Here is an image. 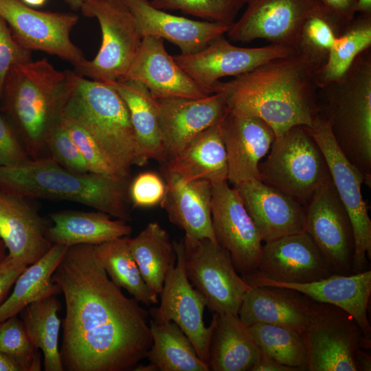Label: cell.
Instances as JSON below:
<instances>
[{
	"mask_svg": "<svg viewBox=\"0 0 371 371\" xmlns=\"http://www.w3.org/2000/svg\"><path fill=\"white\" fill-rule=\"evenodd\" d=\"M142 36H154L177 45L182 54L199 52L213 40L227 33L229 25L201 21L168 13L148 0H124Z\"/></svg>",
	"mask_w": 371,
	"mask_h": 371,
	"instance_id": "obj_24",
	"label": "cell"
},
{
	"mask_svg": "<svg viewBox=\"0 0 371 371\" xmlns=\"http://www.w3.org/2000/svg\"><path fill=\"white\" fill-rule=\"evenodd\" d=\"M246 5L226 33L230 41L265 39L294 49L306 19L320 5L316 0H247Z\"/></svg>",
	"mask_w": 371,
	"mask_h": 371,
	"instance_id": "obj_16",
	"label": "cell"
},
{
	"mask_svg": "<svg viewBox=\"0 0 371 371\" xmlns=\"http://www.w3.org/2000/svg\"><path fill=\"white\" fill-rule=\"evenodd\" d=\"M252 371H297L292 367L285 366L271 356L262 352L260 359Z\"/></svg>",
	"mask_w": 371,
	"mask_h": 371,
	"instance_id": "obj_49",
	"label": "cell"
},
{
	"mask_svg": "<svg viewBox=\"0 0 371 371\" xmlns=\"http://www.w3.org/2000/svg\"><path fill=\"white\" fill-rule=\"evenodd\" d=\"M47 229L25 198L0 189V239L10 257L28 266L36 262L53 245Z\"/></svg>",
	"mask_w": 371,
	"mask_h": 371,
	"instance_id": "obj_25",
	"label": "cell"
},
{
	"mask_svg": "<svg viewBox=\"0 0 371 371\" xmlns=\"http://www.w3.org/2000/svg\"><path fill=\"white\" fill-rule=\"evenodd\" d=\"M356 10L358 14H371V0H357Z\"/></svg>",
	"mask_w": 371,
	"mask_h": 371,
	"instance_id": "obj_52",
	"label": "cell"
},
{
	"mask_svg": "<svg viewBox=\"0 0 371 371\" xmlns=\"http://www.w3.org/2000/svg\"><path fill=\"white\" fill-rule=\"evenodd\" d=\"M248 329L261 352L297 371H307L308 352L301 333L267 323L256 324Z\"/></svg>",
	"mask_w": 371,
	"mask_h": 371,
	"instance_id": "obj_38",
	"label": "cell"
},
{
	"mask_svg": "<svg viewBox=\"0 0 371 371\" xmlns=\"http://www.w3.org/2000/svg\"><path fill=\"white\" fill-rule=\"evenodd\" d=\"M312 299L294 289L251 286L244 295L238 317L247 326L267 323L302 333L308 320Z\"/></svg>",
	"mask_w": 371,
	"mask_h": 371,
	"instance_id": "obj_27",
	"label": "cell"
},
{
	"mask_svg": "<svg viewBox=\"0 0 371 371\" xmlns=\"http://www.w3.org/2000/svg\"><path fill=\"white\" fill-rule=\"evenodd\" d=\"M250 286H271L294 289L314 301L338 306L357 321L364 335L371 339L368 304L371 295V271L350 275L334 273L308 283H284L256 276L242 277Z\"/></svg>",
	"mask_w": 371,
	"mask_h": 371,
	"instance_id": "obj_23",
	"label": "cell"
},
{
	"mask_svg": "<svg viewBox=\"0 0 371 371\" xmlns=\"http://www.w3.org/2000/svg\"><path fill=\"white\" fill-rule=\"evenodd\" d=\"M334 19L341 32L357 14V0H316Z\"/></svg>",
	"mask_w": 371,
	"mask_h": 371,
	"instance_id": "obj_47",
	"label": "cell"
},
{
	"mask_svg": "<svg viewBox=\"0 0 371 371\" xmlns=\"http://www.w3.org/2000/svg\"><path fill=\"white\" fill-rule=\"evenodd\" d=\"M149 325L153 344L146 358L157 371H209V366L197 355L191 341L173 322Z\"/></svg>",
	"mask_w": 371,
	"mask_h": 371,
	"instance_id": "obj_34",
	"label": "cell"
},
{
	"mask_svg": "<svg viewBox=\"0 0 371 371\" xmlns=\"http://www.w3.org/2000/svg\"><path fill=\"white\" fill-rule=\"evenodd\" d=\"M173 244L176 265L165 278L159 295V306L151 308L149 315L157 324L175 322L188 337L199 357L208 364L214 320L212 318L210 325L205 326L203 312L206 300L187 277L181 240H173Z\"/></svg>",
	"mask_w": 371,
	"mask_h": 371,
	"instance_id": "obj_13",
	"label": "cell"
},
{
	"mask_svg": "<svg viewBox=\"0 0 371 371\" xmlns=\"http://www.w3.org/2000/svg\"><path fill=\"white\" fill-rule=\"evenodd\" d=\"M334 273L310 236L301 232L265 243L256 271L248 276L299 284L319 280Z\"/></svg>",
	"mask_w": 371,
	"mask_h": 371,
	"instance_id": "obj_18",
	"label": "cell"
},
{
	"mask_svg": "<svg viewBox=\"0 0 371 371\" xmlns=\"http://www.w3.org/2000/svg\"><path fill=\"white\" fill-rule=\"evenodd\" d=\"M318 114L343 154L371 183V48L337 80L319 87Z\"/></svg>",
	"mask_w": 371,
	"mask_h": 371,
	"instance_id": "obj_4",
	"label": "cell"
},
{
	"mask_svg": "<svg viewBox=\"0 0 371 371\" xmlns=\"http://www.w3.org/2000/svg\"><path fill=\"white\" fill-rule=\"evenodd\" d=\"M5 247L3 241L0 239V262L5 258Z\"/></svg>",
	"mask_w": 371,
	"mask_h": 371,
	"instance_id": "obj_56",
	"label": "cell"
},
{
	"mask_svg": "<svg viewBox=\"0 0 371 371\" xmlns=\"http://www.w3.org/2000/svg\"><path fill=\"white\" fill-rule=\"evenodd\" d=\"M161 173L166 194L160 205L169 221L189 238L216 242L212 221V185L202 179L186 181L162 167Z\"/></svg>",
	"mask_w": 371,
	"mask_h": 371,
	"instance_id": "obj_26",
	"label": "cell"
},
{
	"mask_svg": "<svg viewBox=\"0 0 371 371\" xmlns=\"http://www.w3.org/2000/svg\"><path fill=\"white\" fill-rule=\"evenodd\" d=\"M63 293L64 370L126 371L153 344L149 312L110 279L93 245L68 247L52 278Z\"/></svg>",
	"mask_w": 371,
	"mask_h": 371,
	"instance_id": "obj_1",
	"label": "cell"
},
{
	"mask_svg": "<svg viewBox=\"0 0 371 371\" xmlns=\"http://www.w3.org/2000/svg\"><path fill=\"white\" fill-rule=\"evenodd\" d=\"M306 128L325 157L332 181L352 223L355 236L354 273L366 271L368 259H371V221L361 194L365 177L338 147L324 117L318 114L311 126Z\"/></svg>",
	"mask_w": 371,
	"mask_h": 371,
	"instance_id": "obj_11",
	"label": "cell"
},
{
	"mask_svg": "<svg viewBox=\"0 0 371 371\" xmlns=\"http://www.w3.org/2000/svg\"><path fill=\"white\" fill-rule=\"evenodd\" d=\"M60 120L82 155L89 172L128 179L83 127L63 115H60Z\"/></svg>",
	"mask_w": 371,
	"mask_h": 371,
	"instance_id": "obj_42",
	"label": "cell"
},
{
	"mask_svg": "<svg viewBox=\"0 0 371 371\" xmlns=\"http://www.w3.org/2000/svg\"><path fill=\"white\" fill-rule=\"evenodd\" d=\"M157 100L167 159L181 150L198 134L219 123L229 111L225 97L220 93L199 99Z\"/></svg>",
	"mask_w": 371,
	"mask_h": 371,
	"instance_id": "obj_19",
	"label": "cell"
},
{
	"mask_svg": "<svg viewBox=\"0 0 371 371\" xmlns=\"http://www.w3.org/2000/svg\"><path fill=\"white\" fill-rule=\"evenodd\" d=\"M210 370L252 371L262 354L238 315L213 313Z\"/></svg>",
	"mask_w": 371,
	"mask_h": 371,
	"instance_id": "obj_29",
	"label": "cell"
},
{
	"mask_svg": "<svg viewBox=\"0 0 371 371\" xmlns=\"http://www.w3.org/2000/svg\"><path fill=\"white\" fill-rule=\"evenodd\" d=\"M127 179L71 171L51 157L0 166V189L23 198L65 200L131 220Z\"/></svg>",
	"mask_w": 371,
	"mask_h": 371,
	"instance_id": "obj_3",
	"label": "cell"
},
{
	"mask_svg": "<svg viewBox=\"0 0 371 371\" xmlns=\"http://www.w3.org/2000/svg\"><path fill=\"white\" fill-rule=\"evenodd\" d=\"M262 242L304 232L306 207L260 180L234 185Z\"/></svg>",
	"mask_w": 371,
	"mask_h": 371,
	"instance_id": "obj_22",
	"label": "cell"
},
{
	"mask_svg": "<svg viewBox=\"0 0 371 371\" xmlns=\"http://www.w3.org/2000/svg\"><path fill=\"white\" fill-rule=\"evenodd\" d=\"M212 221L216 240L229 253L237 273L241 277L254 274L262 240L237 190L227 181L212 186Z\"/></svg>",
	"mask_w": 371,
	"mask_h": 371,
	"instance_id": "obj_15",
	"label": "cell"
},
{
	"mask_svg": "<svg viewBox=\"0 0 371 371\" xmlns=\"http://www.w3.org/2000/svg\"><path fill=\"white\" fill-rule=\"evenodd\" d=\"M32 60V51L20 45L14 38L6 22L0 16V97L11 68Z\"/></svg>",
	"mask_w": 371,
	"mask_h": 371,
	"instance_id": "obj_45",
	"label": "cell"
},
{
	"mask_svg": "<svg viewBox=\"0 0 371 371\" xmlns=\"http://www.w3.org/2000/svg\"><path fill=\"white\" fill-rule=\"evenodd\" d=\"M0 351L18 360L25 371L41 370V354L17 315L0 322Z\"/></svg>",
	"mask_w": 371,
	"mask_h": 371,
	"instance_id": "obj_41",
	"label": "cell"
},
{
	"mask_svg": "<svg viewBox=\"0 0 371 371\" xmlns=\"http://www.w3.org/2000/svg\"><path fill=\"white\" fill-rule=\"evenodd\" d=\"M25 4L30 6L42 5L46 0H22Z\"/></svg>",
	"mask_w": 371,
	"mask_h": 371,
	"instance_id": "obj_55",
	"label": "cell"
},
{
	"mask_svg": "<svg viewBox=\"0 0 371 371\" xmlns=\"http://www.w3.org/2000/svg\"><path fill=\"white\" fill-rule=\"evenodd\" d=\"M133 370L135 371H157V369L155 366L150 363L148 365H138L135 367Z\"/></svg>",
	"mask_w": 371,
	"mask_h": 371,
	"instance_id": "obj_54",
	"label": "cell"
},
{
	"mask_svg": "<svg viewBox=\"0 0 371 371\" xmlns=\"http://www.w3.org/2000/svg\"><path fill=\"white\" fill-rule=\"evenodd\" d=\"M365 350H361L358 359L359 371L371 370V357L370 354Z\"/></svg>",
	"mask_w": 371,
	"mask_h": 371,
	"instance_id": "obj_51",
	"label": "cell"
},
{
	"mask_svg": "<svg viewBox=\"0 0 371 371\" xmlns=\"http://www.w3.org/2000/svg\"><path fill=\"white\" fill-rule=\"evenodd\" d=\"M369 48H371V14H358L336 38L326 61L317 71L319 87L340 78L355 58Z\"/></svg>",
	"mask_w": 371,
	"mask_h": 371,
	"instance_id": "obj_37",
	"label": "cell"
},
{
	"mask_svg": "<svg viewBox=\"0 0 371 371\" xmlns=\"http://www.w3.org/2000/svg\"><path fill=\"white\" fill-rule=\"evenodd\" d=\"M166 194L165 181L157 173H139L131 182L128 196L133 207H148L161 204Z\"/></svg>",
	"mask_w": 371,
	"mask_h": 371,
	"instance_id": "obj_44",
	"label": "cell"
},
{
	"mask_svg": "<svg viewBox=\"0 0 371 371\" xmlns=\"http://www.w3.org/2000/svg\"><path fill=\"white\" fill-rule=\"evenodd\" d=\"M219 128L227 153V181L235 185L260 180V160L276 138L271 128L258 117L228 111Z\"/></svg>",
	"mask_w": 371,
	"mask_h": 371,
	"instance_id": "obj_21",
	"label": "cell"
},
{
	"mask_svg": "<svg viewBox=\"0 0 371 371\" xmlns=\"http://www.w3.org/2000/svg\"><path fill=\"white\" fill-rule=\"evenodd\" d=\"M65 2L74 10H80L81 5L86 1L93 0H65Z\"/></svg>",
	"mask_w": 371,
	"mask_h": 371,
	"instance_id": "obj_53",
	"label": "cell"
},
{
	"mask_svg": "<svg viewBox=\"0 0 371 371\" xmlns=\"http://www.w3.org/2000/svg\"><path fill=\"white\" fill-rule=\"evenodd\" d=\"M304 232L335 273H354L353 227L333 181L322 188L306 207Z\"/></svg>",
	"mask_w": 371,
	"mask_h": 371,
	"instance_id": "obj_14",
	"label": "cell"
},
{
	"mask_svg": "<svg viewBox=\"0 0 371 371\" xmlns=\"http://www.w3.org/2000/svg\"><path fill=\"white\" fill-rule=\"evenodd\" d=\"M70 86V71L56 69L47 58L14 65L6 78L2 97L32 158L45 147L58 122Z\"/></svg>",
	"mask_w": 371,
	"mask_h": 371,
	"instance_id": "obj_5",
	"label": "cell"
},
{
	"mask_svg": "<svg viewBox=\"0 0 371 371\" xmlns=\"http://www.w3.org/2000/svg\"><path fill=\"white\" fill-rule=\"evenodd\" d=\"M53 225L47 236L52 244L69 247L87 244L97 245L112 240L129 236L132 228L126 221L111 219L102 212L64 210L51 213Z\"/></svg>",
	"mask_w": 371,
	"mask_h": 371,
	"instance_id": "obj_30",
	"label": "cell"
},
{
	"mask_svg": "<svg viewBox=\"0 0 371 371\" xmlns=\"http://www.w3.org/2000/svg\"><path fill=\"white\" fill-rule=\"evenodd\" d=\"M45 147L52 157L64 168L80 174L89 172L82 155L60 119L49 132Z\"/></svg>",
	"mask_w": 371,
	"mask_h": 371,
	"instance_id": "obj_43",
	"label": "cell"
},
{
	"mask_svg": "<svg viewBox=\"0 0 371 371\" xmlns=\"http://www.w3.org/2000/svg\"><path fill=\"white\" fill-rule=\"evenodd\" d=\"M128 80L142 83L156 99H199L211 95L178 65L164 40L154 36L142 38L134 61L120 80Z\"/></svg>",
	"mask_w": 371,
	"mask_h": 371,
	"instance_id": "obj_20",
	"label": "cell"
},
{
	"mask_svg": "<svg viewBox=\"0 0 371 371\" xmlns=\"http://www.w3.org/2000/svg\"><path fill=\"white\" fill-rule=\"evenodd\" d=\"M260 181L292 197L305 207L332 181L325 157L304 126L276 137L267 158L259 164Z\"/></svg>",
	"mask_w": 371,
	"mask_h": 371,
	"instance_id": "obj_7",
	"label": "cell"
},
{
	"mask_svg": "<svg viewBox=\"0 0 371 371\" xmlns=\"http://www.w3.org/2000/svg\"><path fill=\"white\" fill-rule=\"evenodd\" d=\"M319 69L295 51L229 81L218 80L212 92L224 95L229 111L261 119L279 137L294 126H311L317 116Z\"/></svg>",
	"mask_w": 371,
	"mask_h": 371,
	"instance_id": "obj_2",
	"label": "cell"
},
{
	"mask_svg": "<svg viewBox=\"0 0 371 371\" xmlns=\"http://www.w3.org/2000/svg\"><path fill=\"white\" fill-rule=\"evenodd\" d=\"M67 249L53 244L43 257L27 267L14 282L12 293L0 305V322L17 315L32 302L61 293L52 278Z\"/></svg>",
	"mask_w": 371,
	"mask_h": 371,
	"instance_id": "obj_32",
	"label": "cell"
},
{
	"mask_svg": "<svg viewBox=\"0 0 371 371\" xmlns=\"http://www.w3.org/2000/svg\"><path fill=\"white\" fill-rule=\"evenodd\" d=\"M0 371H25L16 359L0 351Z\"/></svg>",
	"mask_w": 371,
	"mask_h": 371,
	"instance_id": "obj_50",
	"label": "cell"
},
{
	"mask_svg": "<svg viewBox=\"0 0 371 371\" xmlns=\"http://www.w3.org/2000/svg\"><path fill=\"white\" fill-rule=\"evenodd\" d=\"M60 115L83 127L126 177L133 165L142 166L128 108L104 82L70 71L69 89Z\"/></svg>",
	"mask_w": 371,
	"mask_h": 371,
	"instance_id": "obj_6",
	"label": "cell"
},
{
	"mask_svg": "<svg viewBox=\"0 0 371 371\" xmlns=\"http://www.w3.org/2000/svg\"><path fill=\"white\" fill-rule=\"evenodd\" d=\"M180 240L187 277L206 306L213 313L238 315L251 286L236 271L228 251L208 238L184 236Z\"/></svg>",
	"mask_w": 371,
	"mask_h": 371,
	"instance_id": "obj_10",
	"label": "cell"
},
{
	"mask_svg": "<svg viewBox=\"0 0 371 371\" xmlns=\"http://www.w3.org/2000/svg\"><path fill=\"white\" fill-rule=\"evenodd\" d=\"M247 0H152L160 10H181L209 21L231 25Z\"/></svg>",
	"mask_w": 371,
	"mask_h": 371,
	"instance_id": "obj_40",
	"label": "cell"
},
{
	"mask_svg": "<svg viewBox=\"0 0 371 371\" xmlns=\"http://www.w3.org/2000/svg\"><path fill=\"white\" fill-rule=\"evenodd\" d=\"M128 244L144 280L159 295L168 273L177 262L169 234L158 223L152 222L137 236L129 238Z\"/></svg>",
	"mask_w": 371,
	"mask_h": 371,
	"instance_id": "obj_33",
	"label": "cell"
},
{
	"mask_svg": "<svg viewBox=\"0 0 371 371\" xmlns=\"http://www.w3.org/2000/svg\"><path fill=\"white\" fill-rule=\"evenodd\" d=\"M30 155L7 120L0 113V166L25 161Z\"/></svg>",
	"mask_w": 371,
	"mask_h": 371,
	"instance_id": "obj_46",
	"label": "cell"
},
{
	"mask_svg": "<svg viewBox=\"0 0 371 371\" xmlns=\"http://www.w3.org/2000/svg\"><path fill=\"white\" fill-rule=\"evenodd\" d=\"M82 14L95 18L102 32L97 55L75 67L77 73L102 82L122 80L134 61L142 37L124 0H93L80 7Z\"/></svg>",
	"mask_w": 371,
	"mask_h": 371,
	"instance_id": "obj_9",
	"label": "cell"
},
{
	"mask_svg": "<svg viewBox=\"0 0 371 371\" xmlns=\"http://www.w3.org/2000/svg\"><path fill=\"white\" fill-rule=\"evenodd\" d=\"M60 308L56 295H52L31 303L20 313L31 341L43 352L45 371H64L58 348Z\"/></svg>",
	"mask_w": 371,
	"mask_h": 371,
	"instance_id": "obj_36",
	"label": "cell"
},
{
	"mask_svg": "<svg viewBox=\"0 0 371 371\" xmlns=\"http://www.w3.org/2000/svg\"><path fill=\"white\" fill-rule=\"evenodd\" d=\"M104 83L118 93L128 108L144 164L149 159L165 162L167 156L159 123L157 100L142 83L135 80Z\"/></svg>",
	"mask_w": 371,
	"mask_h": 371,
	"instance_id": "obj_31",
	"label": "cell"
},
{
	"mask_svg": "<svg viewBox=\"0 0 371 371\" xmlns=\"http://www.w3.org/2000/svg\"><path fill=\"white\" fill-rule=\"evenodd\" d=\"M302 335L308 352L307 371H359L360 353L371 346V339L351 315L313 300Z\"/></svg>",
	"mask_w": 371,
	"mask_h": 371,
	"instance_id": "obj_8",
	"label": "cell"
},
{
	"mask_svg": "<svg viewBox=\"0 0 371 371\" xmlns=\"http://www.w3.org/2000/svg\"><path fill=\"white\" fill-rule=\"evenodd\" d=\"M162 168L186 181L202 179L214 186L227 181V158L219 123L198 134Z\"/></svg>",
	"mask_w": 371,
	"mask_h": 371,
	"instance_id": "obj_28",
	"label": "cell"
},
{
	"mask_svg": "<svg viewBox=\"0 0 371 371\" xmlns=\"http://www.w3.org/2000/svg\"><path fill=\"white\" fill-rule=\"evenodd\" d=\"M128 236L93 245L101 265L111 281L126 289L139 303L150 306L158 303V295L144 280L128 244Z\"/></svg>",
	"mask_w": 371,
	"mask_h": 371,
	"instance_id": "obj_35",
	"label": "cell"
},
{
	"mask_svg": "<svg viewBox=\"0 0 371 371\" xmlns=\"http://www.w3.org/2000/svg\"><path fill=\"white\" fill-rule=\"evenodd\" d=\"M295 51L293 47L273 44L260 47H241L232 44L222 35L199 52L181 54L173 58L199 87L212 94V87L221 78L247 73Z\"/></svg>",
	"mask_w": 371,
	"mask_h": 371,
	"instance_id": "obj_17",
	"label": "cell"
},
{
	"mask_svg": "<svg viewBox=\"0 0 371 371\" xmlns=\"http://www.w3.org/2000/svg\"><path fill=\"white\" fill-rule=\"evenodd\" d=\"M341 33L332 16L319 5L304 22L295 49L320 68L326 61L335 40Z\"/></svg>",
	"mask_w": 371,
	"mask_h": 371,
	"instance_id": "obj_39",
	"label": "cell"
},
{
	"mask_svg": "<svg viewBox=\"0 0 371 371\" xmlns=\"http://www.w3.org/2000/svg\"><path fill=\"white\" fill-rule=\"evenodd\" d=\"M0 16L25 49L57 56L74 67L86 60L70 38L78 21V15L36 10L22 0H0Z\"/></svg>",
	"mask_w": 371,
	"mask_h": 371,
	"instance_id": "obj_12",
	"label": "cell"
},
{
	"mask_svg": "<svg viewBox=\"0 0 371 371\" xmlns=\"http://www.w3.org/2000/svg\"><path fill=\"white\" fill-rule=\"evenodd\" d=\"M27 266L8 255L0 262V305L7 298L16 279Z\"/></svg>",
	"mask_w": 371,
	"mask_h": 371,
	"instance_id": "obj_48",
	"label": "cell"
}]
</instances>
